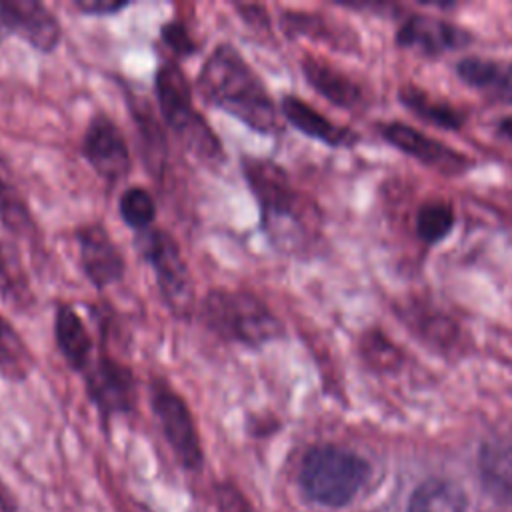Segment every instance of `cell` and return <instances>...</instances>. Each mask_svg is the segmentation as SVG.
I'll return each instance as SVG.
<instances>
[{
  "mask_svg": "<svg viewBox=\"0 0 512 512\" xmlns=\"http://www.w3.org/2000/svg\"><path fill=\"white\" fill-rule=\"evenodd\" d=\"M196 90L204 104L218 108L250 130L276 136L282 132L278 108L262 78L236 46L222 42L204 60Z\"/></svg>",
  "mask_w": 512,
  "mask_h": 512,
  "instance_id": "1",
  "label": "cell"
},
{
  "mask_svg": "<svg viewBox=\"0 0 512 512\" xmlns=\"http://www.w3.org/2000/svg\"><path fill=\"white\" fill-rule=\"evenodd\" d=\"M240 168L258 204L262 230L280 250H294L310 234L316 210L270 158L242 156Z\"/></svg>",
  "mask_w": 512,
  "mask_h": 512,
  "instance_id": "2",
  "label": "cell"
},
{
  "mask_svg": "<svg viewBox=\"0 0 512 512\" xmlns=\"http://www.w3.org/2000/svg\"><path fill=\"white\" fill-rule=\"evenodd\" d=\"M196 312L208 332L230 344L258 350L284 336L280 318L250 290L210 288Z\"/></svg>",
  "mask_w": 512,
  "mask_h": 512,
  "instance_id": "3",
  "label": "cell"
},
{
  "mask_svg": "<svg viewBox=\"0 0 512 512\" xmlns=\"http://www.w3.org/2000/svg\"><path fill=\"white\" fill-rule=\"evenodd\" d=\"M154 92L164 124L180 144L206 164L224 162V148L206 118L194 108L192 86L176 60H164L154 74Z\"/></svg>",
  "mask_w": 512,
  "mask_h": 512,
  "instance_id": "4",
  "label": "cell"
},
{
  "mask_svg": "<svg viewBox=\"0 0 512 512\" xmlns=\"http://www.w3.org/2000/svg\"><path fill=\"white\" fill-rule=\"evenodd\" d=\"M368 478V464L356 452L334 444L312 446L302 458L300 486L304 494L322 506L348 504Z\"/></svg>",
  "mask_w": 512,
  "mask_h": 512,
  "instance_id": "5",
  "label": "cell"
},
{
  "mask_svg": "<svg viewBox=\"0 0 512 512\" xmlns=\"http://www.w3.org/2000/svg\"><path fill=\"white\" fill-rule=\"evenodd\" d=\"M134 246L154 270L160 296L178 320H190L196 312V292L190 268L174 236L162 228L138 232Z\"/></svg>",
  "mask_w": 512,
  "mask_h": 512,
  "instance_id": "6",
  "label": "cell"
},
{
  "mask_svg": "<svg viewBox=\"0 0 512 512\" xmlns=\"http://www.w3.org/2000/svg\"><path fill=\"white\" fill-rule=\"evenodd\" d=\"M150 406L178 462L188 470H198L204 462L200 434L186 400L164 378L150 380Z\"/></svg>",
  "mask_w": 512,
  "mask_h": 512,
  "instance_id": "7",
  "label": "cell"
},
{
  "mask_svg": "<svg viewBox=\"0 0 512 512\" xmlns=\"http://www.w3.org/2000/svg\"><path fill=\"white\" fill-rule=\"evenodd\" d=\"M88 400L98 410L104 426L118 416L128 414L136 406V376L130 366L110 356L108 350H100L90 368L82 374Z\"/></svg>",
  "mask_w": 512,
  "mask_h": 512,
  "instance_id": "8",
  "label": "cell"
},
{
  "mask_svg": "<svg viewBox=\"0 0 512 512\" xmlns=\"http://www.w3.org/2000/svg\"><path fill=\"white\" fill-rule=\"evenodd\" d=\"M82 154L90 168L108 184H118L130 174L132 158L126 138L118 124L104 112L90 118L82 138Z\"/></svg>",
  "mask_w": 512,
  "mask_h": 512,
  "instance_id": "9",
  "label": "cell"
},
{
  "mask_svg": "<svg viewBox=\"0 0 512 512\" xmlns=\"http://www.w3.org/2000/svg\"><path fill=\"white\" fill-rule=\"evenodd\" d=\"M382 138L404 152L406 156H412L418 160L422 166L440 172L444 176H460L468 172L474 166V160L444 142L424 134L418 128H412L410 124L404 122H388L380 126Z\"/></svg>",
  "mask_w": 512,
  "mask_h": 512,
  "instance_id": "10",
  "label": "cell"
},
{
  "mask_svg": "<svg viewBox=\"0 0 512 512\" xmlns=\"http://www.w3.org/2000/svg\"><path fill=\"white\" fill-rule=\"evenodd\" d=\"M18 36L34 50L50 54L62 38L58 18L38 0H0V40Z\"/></svg>",
  "mask_w": 512,
  "mask_h": 512,
  "instance_id": "11",
  "label": "cell"
},
{
  "mask_svg": "<svg viewBox=\"0 0 512 512\" xmlns=\"http://www.w3.org/2000/svg\"><path fill=\"white\" fill-rule=\"evenodd\" d=\"M74 238L78 244L82 272L94 288L104 290L124 278L126 258L104 224H82L76 228Z\"/></svg>",
  "mask_w": 512,
  "mask_h": 512,
  "instance_id": "12",
  "label": "cell"
},
{
  "mask_svg": "<svg viewBox=\"0 0 512 512\" xmlns=\"http://www.w3.org/2000/svg\"><path fill=\"white\" fill-rule=\"evenodd\" d=\"M472 42L468 30L428 14H414L406 18L398 32L396 44L402 48H414L426 56H440L448 50L464 48Z\"/></svg>",
  "mask_w": 512,
  "mask_h": 512,
  "instance_id": "13",
  "label": "cell"
},
{
  "mask_svg": "<svg viewBox=\"0 0 512 512\" xmlns=\"http://www.w3.org/2000/svg\"><path fill=\"white\" fill-rule=\"evenodd\" d=\"M280 114L304 136L332 148H352L360 140L352 128L332 122L328 116L320 114L314 106L294 94L282 96Z\"/></svg>",
  "mask_w": 512,
  "mask_h": 512,
  "instance_id": "14",
  "label": "cell"
},
{
  "mask_svg": "<svg viewBox=\"0 0 512 512\" xmlns=\"http://www.w3.org/2000/svg\"><path fill=\"white\" fill-rule=\"evenodd\" d=\"M54 342L66 366L84 374L94 360V342L78 312L68 304H58L54 312Z\"/></svg>",
  "mask_w": 512,
  "mask_h": 512,
  "instance_id": "15",
  "label": "cell"
},
{
  "mask_svg": "<svg viewBox=\"0 0 512 512\" xmlns=\"http://www.w3.org/2000/svg\"><path fill=\"white\" fill-rule=\"evenodd\" d=\"M300 68L312 90H316L330 104L338 108H356L364 100L362 88L330 62L306 54L300 60Z\"/></svg>",
  "mask_w": 512,
  "mask_h": 512,
  "instance_id": "16",
  "label": "cell"
},
{
  "mask_svg": "<svg viewBox=\"0 0 512 512\" xmlns=\"http://www.w3.org/2000/svg\"><path fill=\"white\" fill-rule=\"evenodd\" d=\"M458 78L484 92L488 98L512 106V76L494 60L480 56H466L456 64Z\"/></svg>",
  "mask_w": 512,
  "mask_h": 512,
  "instance_id": "17",
  "label": "cell"
},
{
  "mask_svg": "<svg viewBox=\"0 0 512 512\" xmlns=\"http://www.w3.org/2000/svg\"><path fill=\"white\" fill-rule=\"evenodd\" d=\"M478 470L484 488L512 504V442H486L478 452Z\"/></svg>",
  "mask_w": 512,
  "mask_h": 512,
  "instance_id": "18",
  "label": "cell"
},
{
  "mask_svg": "<svg viewBox=\"0 0 512 512\" xmlns=\"http://www.w3.org/2000/svg\"><path fill=\"white\" fill-rule=\"evenodd\" d=\"M398 100L420 120L442 130H458L466 120V114L462 110H458L450 102L432 98L428 92L412 84H404L398 90Z\"/></svg>",
  "mask_w": 512,
  "mask_h": 512,
  "instance_id": "19",
  "label": "cell"
},
{
  "mask_svg": "<svg viewBox=\"0 0 512 512\" xmlns=\"http://www.w3.org/2000/svg\"><path fill=\"white\" fill-rule=\"evenodd\" d=\"M36 360L28 344L20 338L16 328L0 314V372L10 380H24L34 370Z\"/></svg>",
  "mask_w": 512,
  "mask_h": 512,
  "instance_id": "20",
  "label": "cell"
},
{
  "mask_svg": "<svg viewBox=\"0 0 512 512\" xmlns=\"http://www.w3.org/2000/svg\"><path fill=\"white\" fill-rule=\"evenodd\" d=\"M282 30L288 38H310L316 42H324L330 46H336L340 50H348L350 42L338 34V30L322 16V14H312V12H296L288 10L280 18Z\"/></svg>",
  "mask_w": 512,
  "mask_h": 512,
  "instance_id": "21",
  "label": "cell"
},
{
  "mask_svg": "<svg viewBox=\"0 0 512 512\" xmlns=\"http://www.w3.org/2000/svg\"><path fill=\"white\" fill-rule=\"evenodd\" d=\"M464 508L466 502L458 486L432 478L414 490L408 512H464Z\"/></svg>",
  "mask_w": 512,
  "mask_h": 512,
  "instance_id": "22",
  "label": "cell"
},
{
  "mask_svg": "<svg viewBox=\"0 0 512 512\" xmlns=\"http://www.w3.org/2000/svg\"><path fill=\"white\" fill-rule=\"evenodd\" d=\"M456 214L444 200H426L416 212V234L426 244L442 242L454 228Z\"/></svg>",
  "mask_w": 512,
  "mask_h": 512,
  "instance_id": "23",
  "label": "cell"
},
{
  "mask_svg": "<svg viewBox=\"0 0 512 512\" xmlns=\"http://www.w3.org/2000/svg\"><path fill=\"white\" fill-rule=\"evenodd\" d=\"M118 214L128 228L136 230V234L146 232L154 228L156 202L146 188L130 186L118 198Z\"/></svg>",
  "mask_w": 512,
  "mask_h": 512,
  "instance_id": "24",
  "label": "cell"
},
{
  "mask_svg": "<svg viewBox=\"0 0 512 512\" xmlns=\"http://www.w3.org/2000/svg\"><path fill=\"white\" fill-rule=\"evenodd\" d=\"M0 220L14 234H26L30 228H34L24 198L4 178H0Z\"/></svg>",
  "mask_w": 512,
  "mask_h": 512,
  "instance_id": "25",
  "label": "cell"
},
{
  "mask_svg": "<svg viewBox=\"0 0 512 512\" xmlns=\"http://www.w3.org/2000/svg\"><path fill=\"white\" fill-rule=\"evenodd\" d=\"M0 292L6 300L16 302L26 300L28 294V282L18 252L6 244H0Z\"/></svg>",
  "mask_w": 512,
  "mask_h": 512,
  "instance_id": "26",
  "label": "cell"
},
{
  "mask_svg": "<svg viewBox=\"0 0 512 512\" xmlns=\"http://www.w3.org/2000/svg\"><path fill=\"white\" fill-rule=\"evenodd\" d=\"M362 356L374 368H394L400 364V352L378 332H368L362 338Z\"/></svg>",
  "mask_w": 512,
  "mask_h": 512,
  "instance_id": "27",
  "label": "cell"
},
{
  "mask_svg": "<svg viewBox=\"0 0 512 512\" xmlns=\"http://www.w3.org/2000/svg\"><path fill=\"white\" fill-rule=\"evenodd\" d=\"M160 38L178 58H188L198 52V42L192 38L188 26L182 20L164 22L160 26Z\"/></svg>",
  "mask_w": 512,
  "mask_h": 512,
  "instance_id": "28",
  "label": "cell"
},
{
  "mask_svg": "<svg viewBox=\"0 0 512 512\" xmlns=\"http://www.w3.org/2000/svg\"><path fill=\"white\" fill-rule=\"evenodd\" d=\"M218 512H256L246 496L234 484H218L214 490Z\"/></svg>",
  "mask_w": 512,
  "mask_h": 512,
  "instance_id": "29",
  "label": "cell"
},
{
  "mask_svg": "<svg viewBox=\"0 0 512 512\" xmlns=\"http://www.w3.org/2000/svg\"><path fill=\"white\" fill-rule=\"evenodd\" d=\"M132 2L128 0H74L72 6L88 16H112L126 10Z\"/></svg>",
  "mask_w": 512,
  "mask_h": 512,
  "instance_id": "30",
  "label": "cell"
},
{
  "mask_svg": "<svg viewBox=\"0 0 512 512\" xmlns=\"http://www.w3.org/2000/svg\"><path fill=\"white\" fill-rule=\"evenodd\" d=\"M234 10L242 18L244 24H248L254 30H268L270 28V16L264 6L260 4H234Z\"/></svg>",
  "mask_w": 512,
  "mask_h": 512,
  "instance_id": "31",
  "label": "cell"
},
{
  "mask_svg": "<svg viewBox=\"0 0 512 512\" xmlns=\"http://www.w3.org/2000/svg\"><path fill=\"white\" fill-rule=\"evenodd\" d=\"M16 498L12 496V492L8 490V486L0 480V512H16Z\"/></svg>",
  "mask_w": 512,
  "mask_h": 512,
  "instance_id": "32",
  "label": "cell"
},
{
  "mask_svg": "<svg viewBox=\"0 0 512 512\" xmlns=\"http://www.w3.org/2000/svg\"><path fill=\"white\" fill-rule=\"evenodd\" d=\"M496 132H498L504 140L512 142V116L502 118V120L496 124Z\"/></svg>",
  "mask_w": 512,
  "mask_h": 512,
  "instance_id": "33",
  "label": "cell"
}]
</instances>
